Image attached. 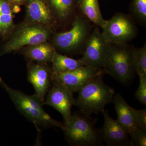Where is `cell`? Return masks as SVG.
<instances>
[{
	"instance_id": "6",
	"label": "cell",
	"mask_w": 146,
	"mask_h": 146,
	"mask_svg": "<svg viewBox=\"0 0 146 146\" xmlns=\"http://www.w3.org/2000/svg\"><path fill=\"white\" fill-rule=\"evenodd\" d=\"M52 32L49 27L31 23L24 24L14 32L6 43L0 54L16 51L26 46H31L47 42Z\"/></svg>"
},
{
	"instance_id": "24",
	"label": "cell",
	"mask_w": 146,
	"mask_h": 146,
	"mask_svg": "<svg viewBox=\"0 0 146 146\" xmlns=\"http://www.w3.org/2000/svg\"><path fill=\"white\" fill-rule=\"evenodd\" d=\"M133 111L135 116L138 127L141 130L146 131V109L142 110L134 109Z\"/></svg>"
},
{
	"instance_id": "8",
	"label": "cell",
	"mask_w": 146,
	"mask_h": 146,
	"mask_svg": "<svg viewBox=\"0 0 146 146\" xmlns=\"http://www.w3.org/2000/svg\"><path fill=\"white\" fill-rule=\"evenodd\" d=\"M106 74L103 69L83 65L65 72H52V84H58L72 93H78L86 84L100 75Z\"/></svg>"
},
{
	"instance_id": "25",
	"label": "cell",
	"mask_w": 146,
	"mask_h": 146,
	"mask_svg": "<svg viewBox=\"0 0 146 146\" xmlns=\"http://www.w3.org/2000/svg\"><path fill=\"white\" fill-rule=\"evenodd\" d=\"M10 4L13 7L19 6L25 4L27 0H7Z\"/></svg>"
},
{
	"instance_id": "1",
	"label": "cell",
	"mask_w": 146,
	"mask_h": 146,
	"mask_svg": "<svg viewBox=\"0 0 146 146\" xmlns=\"http://www.w3.org/2000/svg\"><path fill=\"white\" fill-rule=\"evenodd\" d=\"M133 46L127 43L108 42L104 70L120 83H130L136 73L133 60Z\"/></svg>"
},
{
	"instance_id": "23",
	"label": "cell",
	"mask_w": 146,
	"mask_h": 146,
	"mask_svg": "<svg viewBox=\"0 0 146 146\" xmlns=\"http://www.w3.org/2000/svg\"><path fill=\"white\" fill-rule=\"evenodd\" d=\"M130 137L133 146H146V131L138 128L130 135Z\"/></svg>"
},
{
	"instance_id": "16",
	"label": "cell",
	"mask_w": 146,
	"mask_h": 146,
	"mask_svg": "<svg viewBox=\"0 0 146 146\" xmlns=\"http://www.w3.org/2000/svg\"><path fill=\"white\" fill-rule=\"evenodd\" d=\"M77 6L82 15L98 26L102 28L106 24L100 9L98 0H77Z\"/></svg>"
},
{
	"instance_id": "11",
	"label": "cell",
	"mask_w": 146,
	"mask_h": 146,
	"mask_svg": "<svg viewBox=\"0 0 146 146\" xmlns=\"http://www.w3.org/2000/svg\"><path fill=\"white\" fill-rule=\"evenodd\" d=\"M104 117L103 126L100 129L103 141L110 146H133L129 133L125 128L117 120L110 117L108 110L101 112Z\"/></svg>"
},
{
	"instance_id": "21",
	"label": "cell",
	"mask_w": 146,
	"mask_h": 146,
	"mask_svg": "<svg viewBox=\"0 0 146 146\" xmlns=\"http://www.w3.org/2000/svg\"><path fill=\"white\" fill-rule=\"evenodd\" d=\"M133 60L136 73L138 76H146V44L142 48L133 47Z\"/></svg>"
},
{
	"instance_id": "17",
	"label": "cell",
	"mask_w": 146,
	"mask_h": 146,
	"mask_svg": "<svg viewBox=\"0 0 146 146\" xmlns=\"http://www.w3.org/2000/svg\"><path fill=\"white\" fill-rule=\"evenodd\" d=\"M52 72L60 73L73 70L83 66L80 59H75L54 52L51 60Z\"/></svg>"
},
{
	"instance_id": "3",
	"label": "cell",
	"mask_w": 146,
	"mask_h": 146,
	"mask_svg": "<svg viewBox=\"0 0 146 146\" xmlns=\"http://www.w3.org/2000/svg\"><path fill=\"white\" fill-rule=\"evenodd\" d=\"M0 83L7 91L16 108L27 119L32 122L38 131L39 126L54 127L62 129L64 123L54 120L44 110L42 102L35 95L30 96L21 91L10 88L0 78Z\"/></svg>"
},
{
	"instance_id": "4",
	"label": "cell",
	"mask_w": 146,
	"mask_h": 146,
	"mask_svg": "<svg viewBox=\"0 0 146 146\" xmlns=\"http://www.w3.org/2000/svg\"><path fill=\"white\" fill-rule=\"evenodd\" d=\"M104 74L89 82L78 92L75 106L80 111L88 115L98 114L105 109L106 106L113 102L115 90L104 83Z\"/></svg>"
},
{
	"instance_id": "10",
	"label": "cell",
	"mask_w": 146,
	"mask_h": 146,
	"mask_svg": "<svg viewBox=\"0 0 146 146\" xmlns=\"http://www.w3.org/2000/svg\"><path fill=\"white\" fill-rule=\"evenodd\" d=\"M52 84L42 104L51 106L58 111L64 119V123H66L72 117V108L75 106L76 99L73 93L68 89L58 84Z\"/></svg>"
},
{
	"instance_id": "22",
	"label": "cell",
	"mask_w": 146,
	"mask_h": 146,
	"mask_svg": "<svg viewBox=\"0 0 146 146\" xmlns=\"http://www.w3.org/2000/svg\"><path fill=\"white\" fill-rule=\"evenodd\" d=\"M140 84L135 94L136 99L146 105V76H140Z\"/></svg>"
},
{
	"instance_id": "15",
	"label": "cell",
	"mask_w": 146,
	"mask_h": 146,
	"mask_svg": "<svg viewBox=\"0 0 146 146\" xmlns=\"http://www.w3.org/2000/svg\"><path fill=\"white\" fill-rule=\"evenodd\" d=\"M55 50L53 45L45 42L29 46L25 51V54L31 61L46 64L51 62Z\"/></svg>"
},
{
	"instance_id": "13",
	"label": "cell",
	"mask_w": 146,
	"mask_h": 146,
	"mask_svg": "<svg viewBox=\"0 0 146 146\" xmlns=\"http://www.w3.org/2000/svg\"><path fill=\"white\" fill-rule=\"evenodd\" d=\"M25 5L28 23L49 27L54 24L55 18L47 0H27Z\"/></svg>"
},
{
	"instance_id": "7",
	"label": "cell",
	"mask_w": 146,
	"mask_h": 146,
	"mask_svg": "<svg viewBox=\"0 0 146 146\" xmlns=\"http://www.w3.org/2000/svg\"><path fill=\"white\" fill-rule=\"evenodd\" d=\"M102 34L107 42L127 43L136 36L138 29L130 15L116 13L111 19L106 21L102 28Z\"/></svg>"
},
{
	"instance_id": "14",
	"label": "cell",
	"mask_w": 146,
	"mask_h": 146,
	"mask_svg": "<svg viewBox=\"0 0 146 146\" xmlns=\"http://www.w3.org/2000/svg\"><path fill=\"white\" fill-rule=\"evenodd\" d=\"M117 115V120L124 127L130 136L139 128L136 121L133 108L129 105L125 99L119 93H117L113 100Z\"/></svg>"
},
{
	"instance_id": "9",
	"label": "cell",
	"mask_w": 146,
	"mask_h": 146,
	"mask_svg": "<svg viewBox=\"0 0 146 146\" xmlns=\"http://www.w3.org/2000/svg\"><path fill=\"white\" fill-rule=\"evenodd\" d=\"M108 42L98 27L92 29L80 60L84 65L104 69Z\"/></svg>"
},
{
	"instance_id": "12",
	"label": "cell",
	"mask_w": 146,
	"mask_h": 146,
	"mask_svg": "<svg viewBox=\"0 0 146 146\" xmlns=\"http://www.w3.org/2000/svg\"><path fill=\"white\" fill-rule=\"evenodd\" d=\"M45 64L32 63L28 68V80L35 90V94L42 103L52 84V70Z\"/></svg>"
},
{
	"instance_id": "20",
	"label": "cell",
	"mask_w": 146,
	"mask_h": 146,
	"mask_svg": "<svg viewBox=\"0 0 146 146\" xmlns=\"http://www.w3.org/2000/svg\"><path fill=\"white\" fill-rule=\"evenodd\" d=\"M130 16L135 22L145 25L146 23V0H132Z\"/></svg>"
},
{
	"instance_id": "5",
	"label": "cell",
	"mask_w": 146,
	"mask_h": 146,
	"mask_svg": "<svg viewBox=\"0 0 146 146\" xmlns=\"http://www.w3.org/2000/svg\"><path fill=\"white\" fill-rule=\"evenodd\" d=\"M91 23L83 15H78L70 30L55 35L54 46L63 52L82 53L93 29Z\"/></svg>"
},
{
	"instance_id": "2",
	"label": "cell",
	"mask_w": 146,
	"mask_h": 146,
	"mask_svg": "<svg viewBox=\"0 0 146 146\" xmlns=\"http://www.w3.org/2000/svg\"><path fill=\"white\" fill-rule=\"evenodd\" d=\"M97 121L80 110L72 115L62 129L69 143L74 146H102L100 129L95 125Z\"/></svg>"
},
{
	"instance_id": "18",
	"label": "cell",
	"mask_w": 146,
	"mask_h": 146,
	"mask_svg": "<svg viewBox=\"0 0 146 146\" xmlns=\"http://www.w3.org/2000/svg\"><path fill=\"white\" fill-rule=\"evenodd\" d=\"M55 18L61 22L66 21L77 6V0H47Z\"/></svg>"
},
{
	"instance_id": "19",
	"label": "cell",
	"mask_w": 146,
	"mask_h": 146,
	"mask_svg": "<svg viewBox=\"0 0 146 146\" xmlns=\"http://www.w3.org/2000/svg\"><path fill=\"white\" fill-rule=\"evenodd\" d=\"M12 6L7 0H0V34L5 35L13 28Z\"/></svg>"
}]
</instances>
